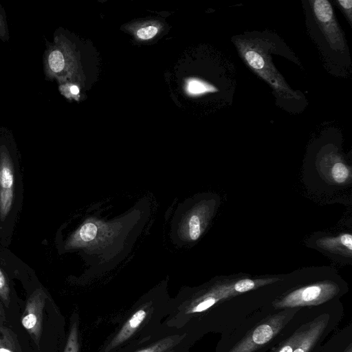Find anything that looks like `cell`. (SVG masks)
I'll return each mask as SVG.
<instances>
[{
    "label": "cell",
    "instance_id": "cell-7",
    "mask_svg": "<svg viewBox=\"0 0 352 352\" xmlns=\"http://www.w3.org/2000/svg\"><path fill=\"white\" fill-rule=\"evenodd\" d=\"M309 246L340 261H351L352 235L350 232L315 234L309 239Z\"/></svg>",
    "mask_w": 352,
    "mask_h": 352
},
{
    "label": "cell",
    "instance_id": "cell-16",
    "mask_svg": "<svg viewBox=\"0 0 352 352\" xmlns=\"http://www.w3.org/2000/svg\"><path fill=\"white\" fill-rule=\"evenodd\" d=\"M187 89L191 94H200L214 91L212 86L195 79L191 80L188 82Z\"/></svg>",
    "mask_w": 352,
    "mask_h": 352
},
{
    "label": "cell",
    "instance_id": "cell-8",
    "mask_svg": "<svg viewBox=\"0 0 352 352\" xmlns=\"http://www.w3.org/2000/svg\"><path fill=\"white\" fill-rule=\"evenodd\" d=\"M46 298L47 295L42 288L36 289L28 298L21 318L22 326L38 347L42 334Z\"/></svg>",
    "mask_w": 352,
    "mask_h": 352
},
{
    "label": "cell",
    "instance_id": "cell-18",
    "mask_svg": "<svg viewBox=\"0 0 352 352\" xmlns=\"http://www.w3.org/2000/svg\"><path fill=\"white\" fill-rule=\"evenodd\" d=\"M10 38L5 11L0 4V39L7 42Z\"/></svg>",
    "mask_w": 352,
    "mask_h": 352
},
{
    "label": "cell",
    "instance_id": "cell-21",
    "mask_svg": "<svg viewBox=\"0 0 352 352\" xmlns=\"http://www.w3.org/2000/svg\"><path fill=\"white\" fill-rule=\"evenodd\" d=\"M336 352H352V342H351V341H350L349 342V344L344 346V348L340 349V351H337Z\"/></svg>",
    "mask_w": 352,
    "mask_h": 352
},
{
    "label": "cell",
    "instance_id": "cell-17",
    "mask_svg": "<svg viewBox=\"0 0 352 352\" xmlns=\"http://www.w3.org/2000/svg\"><path fill=\"white\" fill-rule=\"evenodd\" d=\"M334 3L346 16L350 25L352 27V1L336 0Z\"/></svg>",
    "mask_w": 352,
    "mask_h": 352
},
{
    "label": "cell",
    "instance_id": "cell-19",
    "mask_svg": "<svg viewBox=\"0 0 352 352\" xmlns=\"http://www.w3.org/2000/svg\"><path fill=\"white\" fill-rule=\"evenodd\" d=\"M157 32V28L155 26H147L138 30V36L144 40L153 38Z\"/></svg>",
    "mask_w": 352,
    "mask_h": 352
},
{
    "label": "cell",
    "instance_id": "cell-12",
    "mask_svg": "<svg viewBox=\"0 0 352 352\" xmlns=\"http://www.w3.org/2000/svg\"><path fill=\"white\" fill-rule=\"evenodd\" d=\"M0 352H23L17 335L0 324Z\"/></svg>",
    "mask_w": 352,
    "mask_h": 352
},
{
    "label": "cell",
    "instance_id": "cell-14",
    "mask_svg": "<svg viewBox=\"0 0 352 352\" xmlns=\"http://www.w3.org/2000/svg\"><path fill=\"white\" fill-rule=\"evenodd\" d=\"M78 336V318L77 314H74L63 352H80Z\"/></svg>",
    "mask_w": 352,
    "mask_h": 352
},
{
    "label": "cell",
    "instance_id": "cell-9",
    "mask_svg": "<svg viewBox=\"0 0 352 352\" xmlns=\"http://www.w3.org/2000/svg\"><path fill=\"white\" fill-rule=\"evenodd\" d=\"M219 204L218 197L211 196L199 201L188 213L184 225L186 236L191 241H197L206 228Z\"/></svg>",
    "mask_w": 352,
    "mask_h": 352
},
{
    "label": "cell",
    "instance_id": "cell-20",
    "mask_svg": "<svg viewBox=\"0 0 352 352\" xmlns=\"http://www.w3.org/2000/svg\"><path fill=\"white\" fill-rule=\"evenodd\" d=\"M6 321V316L3 309L0 303V324L3 325Z\"/></svg>",
    "mask_w": 352,
    "mask_h": 352
},
{
    "label": "cell",
    "instance_id": "cell-22",
    "mask_svg": "<svg viewBox=\"0 0 352 352\" xmlns=\"http://www.w3.org/2000/svg\"><path fill=\"white\" fill-rule=\"evenodd\" d=\"M69 91L73 95H76L79 93V89L76 85L70 86Z\"/></svg>",
    "mask_w": 352,
    "mask_h": 352
},
{
    "label": "cell",
    "instance_id": "cell-15",
    "mask_svg": "<svg viewBox=\"0 0 352 352\" xmlns=\"http://www.w3.org/2000/svg\"><path fill=\"white\" fill-rule=\"evenodd\" d=\"M0 299L5 306L10 303V288L6 275L0 268Z\"/></svg>",
    "mask_w": 352,
    "mask_h": 352
},
{
    "label": "cell",
    "instance_id": "cell-4",
    "mask_svg": "<svg viewBox=\"0 0 352 352\" xmlns=\"http://www.w3.org/2000/svg\"><path fill=\"white\" fill-rule=\"evenodd\" d=\"M308 22L311 34L326 58L346 62L348 47L333 10L327 0L309 1ZM347 63V62H346Z\"/></svg>",
    "mask_w": 352,
    "mask_h": 352
},
{
    "label": "cell",
    "instance_id": "cell-5",
    "mask_svg": "<svg viewBox=\"0 0 352 352\" xmlns=\"http://www.w3.org/2000/svg\"><path fill=\"white\" fill-rule=\"evenodd\" d=\"M342 280L326 278L300 285L271 302L274 309L317 307L339 300L346 292Z\"/></svg>",
    "mask_w": 352,
    "mask_h": 352
},
{
    "label": "cell",
    "instance_id": "cell-11",
    "mask_svg": "<svg viewBox=\"0 0 352 352\" xmlns=\"http://www.w3.org/2000/svg\"><path fill=\"white\" fill-rule=\"evenodd\" d=\"M151 309L152 307L149 304H144L138 309L111 340L106 347L105 351H110L131 338L140 329L148 316Z\"/></svg>",
    "mask_w": 352,
    "mask_h": 352
},
{
    "label": "cell",
    "instance_id": "cell-10",
    "mask_svg": "<svg viewBox=\"0 0 352 352\" xmlns=\"http://www.w3.org/2000/svg\"><path fill=\"white\" fill-rule=\"evenodd\" d=\"M320 168L329 184L345 186L351 182V168L345 160L336 153H327L320 157Z\"/></svg>",
    "mask_w": 352,
    "mask_h": 352
},
{
    "label": "cell",
    "instance_id": "cell-3",
    "mask_svg": "<svg viewBox=\"0 0 352 352\" xmlns=\"http://www.w3.org/2000/svg\"><path fill=\"white\" fill-rule=\"evenodd\" d=\"M302 308L274 309L243 333L234 332L225 340L230 344L223 352H265L280 341L294 316Z\"/></svg>",
    "mask_w": 352,
    "mask_h": 352
},
{
    "label": "cell",
    "instance_id": "cell-1",
    "mask_svg": "<svg viewBox=\"0 0 352 352\" xmlns=\"http://www.w3.org/2000/svg\"><path fill=\"white\" fill-rule=\"evenodd\" d=\"M281 280L276 276L254 278L241 275L220 278L204 286L182 302L177 307L176 316L179 319H190L207 312L221 302Z\"/></svg>",
    "mask_w": 352,
    "mask_h": 352
},
{
    "label": "cell",
    "instance_id": "cell-2",
    "mask_svg": "<svg viewBox=\"0 0 352 352\" xmlns=\"http://www.w3.org/2000/svg\"><path fill=\"white\" fill-rule=\"evenodd\" d=\"M234 43L243 61L270 85L278 98L289 102L304 98L287 85L273 64L272 53L277 50L275 39L266 38L264 34H248L237 36Z\"/></svg>",
    "mask_w": 352,
    "mask_h": 352
},
{
    "label": "cell",
    "instance_id": "cell-6",
    "mask_svg": "<svg viewBox=\"0 0 352 352\" xmlns=\"http://www.w3.org/2000/svg\"><path fill=\"white\" fill-rule=\"evenodd\" d=\"M9 144L0 143V219L3 221L12 209L14 197V167Z\"/></svg>",
    "mask_w": 352,
    "mask_h": 352
},
{
    "label": "cell",
    "instance_id": "cell-13",
    "mask_svg": "<svg viewBox=\"0 0 352 352\" xmlns=\"http://www.w3.org/2000/svg\"><path fill=\"white\" fill-rule=\"evenodd\" d=\"M184 335H174L165 337L151 346L141 349L136 352H167L176 347L182 340Z\"/></svg>",
    "mask_w": 352,
    "mask_h": 352
}]
</instances>
